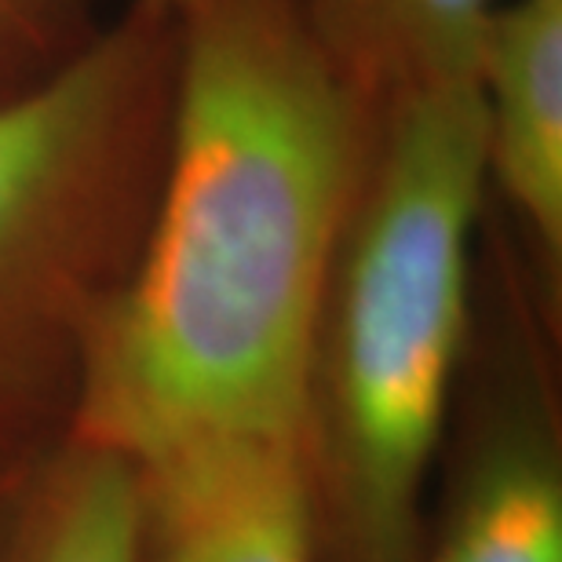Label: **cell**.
I'll return each mask as SVG.
<instances>
[{
    "mask_svg": "<svg viewBox=\"0 0 562 562\" xmlns=\"http://www.w3.org/2000/svg\"><path fill=\"white\" fill-rule=\"evenodd\" d=\"M172 22L150 220L66 424L136 460L303 435L314 314L373 125L300 0H176Z\"/></svg>",
    "mask_w": 562,
    "mask_h": 562,
    "instance_id": "obj_1",
    "label": "cell"
},
{
    "mask_svg": "<svg viewBox=\"0 0 562 562\" xmlns=\"http://www.w3.org/2000/svg\"><path fill=\"white\" fill-rule=\"evenodd\" d=\"M490 212L471 85L373 106L303 380L318 562H417Z\"/></svg>",
    "mask_w": 562,
    "mask_h": 562,
    "instance_id": "obj_2",
    "label": "cell"
},
{
    "mask_svg": "<svg viewBox=\"0 0 562 562\" xmlns=\"http://www.w3.org/2000/svg\"><path fill=\"white\" fill-rule=\"evenodd\" d=\"M176 22L125 0L88 52L0 103V420L70 424L92 329L150 220Z\"/></svg>",
    "mask_w": 562,
    "mask_h": 562,
    "instance_id": "obj_3",
    "label": "cell"
},
{
    "mask_svg": "<svg viewBox=\"0 0 562 562\" xmlns=\"http://www.w3.org/2000/svg\"><path fill=\"white\" fill-rule=\"evenodd\" d=\"M559 303L490 209L417 562H562Z\"/></svg>",
    "mask_w": 562,
    "mask_h": 562,
    "instance_id": "obj_4",
    "label": "cell"
},
{
    "mask_svg": "<svg viewBox=\"0 0 562 562\" xmlns=\"http://www.w3.org/2000/svg\"><path fill=\"white\" fill-rule=\"evenodd\" d=\"M139 468L146 562H318L303 435L198 438Z\"/></svg>",
    "mask_w": 562,
    "mask_h": 562,
    "instance_id": "obj_5",
    "label": "cell"
},
{
    "mask_svg": "<svg viewBox=\"0 0 562 562\" xmlns=\"http://www.w3.org/2000/svg\"><path fill=\"white\" fill-rule=\"evenodd\" d=\"M490 209L562 300V0H497L475 66Z\"/></svg>",
    "mask_w": 562,
    "mask_h": 562,
    "instance_id": "obj_6",
    "label": "cell"
},
{
    "mask_svg": "<svg viewBox=\"0 0 562 562\" xmlns=\"http://www.w3.org/2000/svg\"><path fill=\"white\" fill-rule=\"evenodd\" d=\"M0 562H146V479L114 442L63 427L11 490Z\"/></svg>",
    "mask_w": 562,
    "mask_h": 562,
    "instance_id": "obj_7",
    "label": "cell"
},
{
    "mask_svg": "<svg viewBox=\"0 0 562 562\" xmlns=\"http://www.w3.org/2000/svg\"><path fill=\"white\" fill-rule=\"evenodd\" d=\"M314 37L369 106L427 88L471 85L497 0H300Z\"/></svg>",
    "mask_w": 562,
    "mask_h": 562,
    "instance_id": "obj_8",
    "label": "cell"
},
{
    "mask_svg": "<svg viewBox=\"0 0 562 562\" xmlns=\"http://www.w3.org/2000/svg\"><path fill=\"white\" fill-rule=\"evenodd\" d=\"M117 11V0H0V103L66 70Z\"/></svg>",
    "mask_w": 562,
    "mask_h": 562,
    "instance_id": "obj_9",
    "label": "cell"
},
{
    "mask_svg": "<svg viewBox=\"0 0 562 562\" xmlns=\"http://www.w3.org/2000/svg\"><path fill=\"white\" fill-rule=\"evenodd\" d=\"M48 442L52 438H37V435L22 431V427H15V424L0 420V515H4V508H8L11 490L19 486L22 471L30 468V460L37 457Z\"/></svg>",
    "mask_w": 562,
    "mask_h": 562,
    "instance_id": "obj_10",
    "label": "cell"
},
{
    "mask_svg": "<svg viewBox=\"0 0 562 562\" xmlns=\"http://www.w3.org/2000/svg\"><path fill=\"white\" fill-rule=\"evenodd\" d=\"M136 4H143V8H150V11H165V15H172L176 0H136Z\"/></svg>",
    "mask_w": 562,
    "mask_h": 562,
    "instance_id": "obj_11",
    "label": "cell"
}]
</instances>
